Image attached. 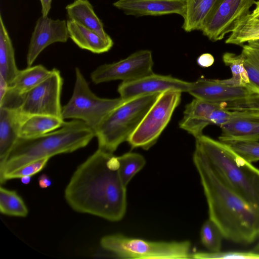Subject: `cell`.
Segmentation results:
<instances>
[{
    "instance_id": "cell-9",
    "label": "cell",
    "mask_w": 259,
    "mask_h": 259,
    "mask_svg": "<svg viewBox=\"0 0 259 259\" xmlns=\"http://www.w3.org/2000/svg\"><path fill=\"white\" fill-rule=\"evenodd\" d=\"M255 3V0H217L200 30L212 41L223 39L250 14L249 9Z\"/></svg>"
},
{
    "instance_id": "cell-41",
    "label": "cell",
    "mask_w": 259,
    "mask_h": 259,
    "mask_svg": "<svg viewBox=\"0 0 259 259\" xmlns=\"http://www.w3.org/2000/svg\"><path fill=\"white\" fill-rule=\"evenodd\" d=\"M252 251L257 253H259V241L254 247Z\"/></svg>"
},
{
    "instance_id": "cell-22",
    "label": "cell",
    "mask_w": 259,
    "mask_h": 259,
    "mask_svg": "<svg viewBox=\"0 0 259 259\" xmlns=\"http://www.w3.org/2000/svg\"><path fill=\"white\" fill-rule=\"evenodd\" d=\"M22 115L19 129V137L21 138H32L44 135L60 128L66 122L61 118L53 116Z\"/></svg>"
},
{
    "instance_id": "cell-39",
    "label": "cell",
    "mask_w": 259,
    "mask_h": 259,
    "mask_svg": "<svg viewBox=\"0 0 259 259\" xmlns=\"http://www.w3.org/2000/svg\"><path fill=\"white\" fill-rule=\"evenodd\" d=\"M248 45L249 46L259 49V39H256L253 40H249L247 42Z\"/></svg>"
},
{
    "instance_id": "cell-40",
    "label": "cell",
    "mask_w": 259,
    "mask_h": 259,
    "mask_svg": "<svg viewBox=\"0 0 259 259\" xmlns=\"http://www.w3.org/2000/svg\"><path fill=\"white\" fill-rule=\"evenodd\" d=\"M31 177L30 176H25L21 178V182L24 185H28L30 183L31 180Z\"/></svg>"
},
{
    "instance_id": "cell-14",
    "label": "cell",
    "mask_w": 259,
    "mask_h": 259,
    "mask_svg": "<svg viewBox=\"0 0 259 259\" xmlns=\"http://www.w3.org/2000/svg\"><path fill=\"white\" fill-rule=\"evenodd\" d=\"M188 93L195 98L219 103L239 100L254 94L246 87L228 85L220 79L204 78L192 82Z\"/></svg>"
},
{
    "instance_id": "cell-35",
    "label": "cell",
    "mask_w": 259,
    "mask_h": 259,
    "mask_svg": "<svg viewBox=\"0 0 259 259\" xmlns=\"http://www.w3.org/2000/svg\"><path fill=\"white\" fill-rule=\"evenodd\" d=\"M214 59L213 56L209 53H204L200 56L197 59V64L202 67H208L211 66L214 63Z\"/></svg>"
},
{
    "instance_id": "cell-34",
    "label": "cell",
    "mask_w": 259,
    "mask_h": 259,
    "mask_svg": "<svg viewBox=\"0 0 259 259\" xmlns=\"http://www.w3.org/2000/svg\"><path fill=\"white\" fill-rule=\"evenodd\" d=\"M219 104L222 108L229 110L259 111V94L254 93L244 98Z\"/></svg>"
},
{
    "instance_id": "cell-17",
    "label": "cell",
    "mask_w": 259,
    "mask_h": 259,
    "mask_svg": "<svg viewBox=\"0 0 259 259\" xmlns=\"http://www.w3.org/2000/svg\"><path fill=\"white\" fill-rule=\"evenodd\" d=\"M219 105V103L195 98L186 106L180 127L195 138L201 136L203 129L210 124L211 114Z\"/></svg>"
},
{
    "instance_id": "cell-25",
    "label": "cell",
    "mask_w": 259,
    "mask_h": 259,
    "mask_svg": "<svg viewBox=\"0 0 259 259\" xmlns=\"http://www.w3.org/2000/svg\"><path fill=\"white\" fill-rule=\"evenodd\" d=\"M222 58L224 64L230 68L232 77L227 79H220L222 82L230 85L246 87L255 94L258 92L259 89L253 87L250 82L241 54L237 55L226 52Z\"/></svg>"
},
{
    "instance_id": "cell-4",
    "label": "cell",
    "mask_w": 259,
    "mask_h": 259,
    "mask_svg": "<svg viewBox=\"0 0 259 259\" xmlns=\"http://www.w3.org/2000/svg\"><path fill=\"white\" fill-rule=\"evenodd\" d=\"M195 139V147L224 182L248 202L259 207V169L220 141L203 135Z\"/></svg>"
},
{
    "instance_id": "cell-1",
    "label": "cell",
    "mask_w": 259,
    "mask_h": 259,
    "mask_svg": "<svg viewBox=\"0 0 259 259\" xmlns=\"http://www.w3.org/2000/svg\"><path fill=\"white\" fill-rule=\"evenodd\" d=\"M119 168L117 156L98 149L74 172L65 189L66 201L77 212L121 220L126 209V187Z\"/></svg>"
},
{
    "instance_id": "cell-37",
    "label": "cell",
    "mask_w": 259,
    "mask_h": 259,
    "mask_svg": "<svg viewBox=\"0 0 259 259\" xmlns=\"http://www.w3.org/2000/svg\"><path fill=\"white\" fill-rule=\"evenodd\" d=\"M41 5V14L43 17L48 16L51 8L52 0H40Z\"/></svg>"
},
{
    "instance_id": "cell-27",
    "label": "cell",
    "mask_w": 259,
    "mask_h": 259,
    "mask_svg": "<svg viewBox=\"0 0 259 259\" xmlns=\"http://www.w3.org/2000/svg\"><path fill=\"white\" fill-rule=\"evenodd\" d=\"M0 211L14 217H25L28 211L22 197L16 191L0 188Z\"/></svg>"
},
{
    "instance_id": "cell-5",
    "label": "cell",
    "mask_w": 259,
    "mask_h": 259,
    "mask_svg": "<svg viewBox=\"0 0 259 259\" xmlns=\"http://www.w3.org/2000/svg\"><path fill=\"white\" fill-rule=\"evenodd\" d=\"M160 93L125 100L106 117L94 131L98 149L113 154L127 141Z\"/></svg>"
},
{
    "instance_id": "cell-8",
    "label": "cell",
    "mask_w": 259,
    "mask_h": 259,
    "mask_svg": "<svg viewBox=\"0 0 259 259\" xmlns=\"http://www.w3.org/2000/svg\"><path fill=\"white\" fill-rule=\"evenodd\" d=\"M182 92L168 90L158 95L127 142L132 149L148 150L157 142L181 102Z\"/></svg>"
},
{
    "instance_id": "cell-15",
    "label": "cell",
    "mask_w": 259,
    "mask_h": 259,
    "mask_svg": "<svg viewBox=\"0 0 259 259\" xmlns=\"http://www.w3.org/2000/svg\"><path fill=\"white\" fill-rule=\"evenodd\" d=\"M113 5L136 17L176 14L183 18L185 11V0H118Z\"/></svg>"
},
{
    "instance_id": "cell-18",
    "label": "cell",
    "mask_w": 259,
    "mask_h": 259,
    "mask_svg": "<svg viewBox=\"0 0 259 259\" xmlns=\"http://www.w3.org/2000/svg\"><path fill=\"white\" fill-rule=\"evenodd\" d=\"M22 116L17 108L0 107V167L19 138Z\"/></svg>"
},
{
    "instance_id": "cell-33",
    "label": "cell",
    "mask_w": 259,
    "mask_h": 259,
    "mask_svg": "<svg viewBox=\"0 0 259 259\" xmlns=\"http://www.w3.org/2000/svg\"><path fill=\"white\" fill-rule=\"evenodd\" d=\"M46 157L30 162L20 167L6 175L0 180L1 184H4L7 181L18 179L25 176H32L41 171L46 165L49 159Z\"/></svg>"
},
{
    "instance_id": "cell-13",
    "label": "cell",
    "mask_w": 259,
    "mask_h": 259,
    "mask_svg": "<svg viewBox=\"0 0 259 259\" xmlns=\"http://www.w3.org/2000/svg\"><path fill=\"white\" fill-rule=\"evenodd\" d=\"M69 38L67 21L40 16L31 36L26 56L27 66H31L48 46L55 42H66Z\"/></svg>"
},
{
    "instance_id": "cell-19",
    "label": "cell",
    "mask_w": 259,
    "mask_h": 259,
    "mask_svg": "<svg viewBox=\"0 0 259 259\" xmlns=\"http://www.w3.org/2000/svg\"><path fill=\"white\" fill-rule=\"evenodd\" d=\"M52 71L40 64L19 70L5 94L21 101L26 94L47 78Z\"/></svg>"
},
{
    "instance_id": "cell-30",
    "label": "cell",
    "mask_w": 259,
    "mask_h": 259,
    "mask_svg": "<svg viewBox=\"0 0 259 259\" xmlns=\"http://www.w3.org/2000/svg\"><path fill=\"white\" fill-rule=\"evenodd\" d=\"M223 236L217 226L209 219L202 226L200 238L202 244L210 252L221 251Z\"/></svg>"
},
{
    "instance_id": "cell-32",
    "label": "cell",
    "mask_w": 259,
    "mask_h": 259,
    "mask_svg": "<svg viewBox=\"0 0 259 259\" xmlns=\"http://www.w3.org/2000/svg\"><path fill=\"white\" fill-rule=\"evenodd\" d=\"M191 258L197 259H259V253L249 252L226 251L197 252L191 254Z\"/></svg>"
},
{
    "instance_id": "cell-16",
    "label": "cell",
    "mask_w": 259,
    "mask_h": 259,
    "mask_svg": "<svg viewBox=\"0 0 259 259\" xmlns=\"http://www.w3.org/2000/svg\"><path fill=\"white\" fill-rule=\"evenodd\" d=\"M234 111L231 120L221 127L220 141H259V111Z\"/></svg>"
},
{
    "instance_id": "cell-20",
    "label": "cell",
    "mask_w": 259,
    "mask_h": 259,
    "mask_svg": "<svg viewBox=\"0 0 259 259\" xmlns=\"http://www.w3.org/2000/svg\"><path fill=\"white\" fill-rule=\"evenodd\" d=\"M67 25L69 38L82 49L101 54L109 51L113 46L112 40H106L95 31L73 20L68 19Z\"/></svg>"
},
{
    "instance_id": "cell-3",
    "label": "cell",
    "mask_w": 259,
    "mask_h": 259,
    "mask_svg": "<svg viewBox=\"0 0 259 259\" xmlns=\"http://www.w3.org/2000/svg\"><path fill=\"white\" fill-rule=\"evenodd\" d=\"M94 137V131L84 122L73 119L65 122L59 129L44 135L32 138H19L0 167V180L30 162L83 148Z\"/></svg>"
},
{
    "instance_id": "cell-2",
    "label": "cell",
    "mask_w": 259,
    "mask_h": 259,
    "mask_svg": "<svg viewBox=\"0 0 259 259\" xmlns=\"http://www.w3.org/2000/svg\"><path fill=\"white\" fill-rule=\"evenodd\" d=\"M193 160L206 199L209 219L223 238L237 243L254 242L259 237V207L248 202L226 184L197 147Z\"/></svg>"
},
{
    "instance_id": "cell-12",
    "label": "cell",
    "mask_w": 259,
    "mask_h": 259,
    "mask_svg": "<svg viewBox=\"0 0 259 259\" xmlns=\"http://www.w3.org/2000/svg\"><path fill=\"white\" fill-rule=\"evenodd\" d=\"M192 82L184 81L171 75L154 73L137 79L122 81L118 87L120 97L128 100L136 97L161 93L168 90L188 92Z\"/></svg>"
},
{
    "instance_id": "cell-29",
    "label": "cell",
    "mask_w": 259,
    "mask_h": 259,
    "mask_svg": "<svg viewBox=\"0 0 259 259\" xmlns=\"http://www.w3.org/2000/svg\"><path fill=\"white\" fill-rule=\"evenodd\" d=\"M241 54L250 83L259 89V49L243 45Z\"/></svg>"
},
{
    "instance_id": "cell-24",
    "label": "cell",
    "mask_w": 259,
    "mask_h": 259,
    "mask_svg": "<svg viewBox=\"0 0 259 259\" xmlns=\"http://www.w3.org/2000/svg\"><path fill=\"white\" fill-rule=\"evenodd\" d=\"M182 28L187 32L200 30L207 14L217 0H185Z\"/></svg>"
},
{
    "instance_id": "cell-36",
    "label": "cell",
    "mask_w": 259,
    "mask_h": 259,
    "mask_svg": "<svg viewBox=\"0 0 259 259\" xmlns=\"http://www.w3.org/2000/svg\"><path fill=\"white\" fill-rule=\"evenodd\" d=\"M38 182L39 187L42 189L47 188L52 185V180L45 174H42L38 177Z\"/></svg>"
},
{
    "instance_id": "cell-26",
    "label": "cell",
    "mask_w": 259,
    "mask_h": 259,
    "mask_svg": "<svg viewBox=\"0 0 259 259\" xmlns=\"http://www.w3.org/2000/svg\"><path fill=\"white\" fill-rule=\"evenodd\" d=\"M259 39V20L250 14L244 18L225 40L227 44L241 46L249 40Z\"/></svg>"
},
{
    "instance_id": "cell-38",
    "label": "cell",
    "mask_w": 259,
    "mask_h": 259,
    "mask_svg": "<svg viewBox=\"0 0 259 259\" xmlns=\"http://www.w3.org/2000/svg\"><path fill=\"white\" fill-rule=\"evenodd\" d=\"M255 5V8L250 14V16L252 18L259 20V1H256Z\"/></svg>"
},
{
    "instance_id": "cell-28",
    "label": "cell",
    "mask_w": 259,
    "mask_h": 259,
    "mask_svg": "<svg viewBox=\"0 0 259 259\" xmlns=\"http://www.w3.org/2000/svg\"><path fill=\"white\" fill-rule=\"evenodd\" d=\"M119 163V172L124 185H127L145 165L146 160L141 154L134 152H127L117 156Z\"/></svg>"
},
{
    "instance_id": "cell-31",
    "label": "cell",
    "mask_w": 259,
    "mask_h": 259,
    "mask_svg": "<svg viewBox=\"0 0 259 259\" xmlns=\"http://www.w3.org/2000/svg\"><path fill=\"white\" fill-rule=\"evenodd\" d=\"M224 143L250 163L259 160L258 141H232Z\"/></svg>"
},
{
    "instance_id": "cell-7",
    "label": "cell",
    "mask_w": 259,
    "mask_h": 259,
    "mask_svg": "<svg viewBox=\"0 0 259 259\" xmlns=\"http://www.w3.org/2000/svg\"><path fill=\"white\" fill-rule=\"evenodd\" d=\"M71 97L62 107L63 119L82 120L95 131L106 117L125 100L102 98L94 94L80 70L76 67Z\"/></svg>"
},
{
    "instance_id": "cell-10",
    "label": "cell",
    "mask_w": 259,
    "mask_h": 259,
    "mask_svg": "<svg viewBox=\"0 0 259 259\" xmlns=\"http://www.w3.org/2000/svg\"><path fill=\"white\" fill-rule=\"evenodd\" d=\"M51 74L22 98L18 110L24 116L44 115L60 117L62 107L61 95L63 78L59 70L53 69Z\"/></svg>"
},
{
    "instance_id": "cell-21",
    "label": "cell",
    "mask_w": 259,
    "mask_h": 259,
    "mask_svg": "<svg viewBox=\"0 0 259 259\" xmlns=\"http://www.w3.org/2000/svg\"><path fill=\"white\" fill-rule=\"evenodd\" d=\"M65 9L69 20L91 30L106 40H112L104 29L103 24L95 13L89 0H75Z\"/></svg>"
},
{
    "instance_id": "cell-23",
    "label": "cell",
    "mask_w": 259,
    "mask_h": 259,
    "mask_svg": "<svg viewBox=\"0 0 259 259\" xmlns=\"http://www.w3.org/2000/svg\"><path fill=\"white\" fill-rule=\"evenodd\" d=\"M17 68L12 40L0 15V80L8 87L15 78Z\"/></svg>"
},
{
    "instance_id": "cell-6",
    "label": "cell",
    "mask_w": 259,
    "mask_h": 259,
    "mask_svg": "<svg viewBox=\"0 0 259 259\" xmlns=\"http://www.w3.org/2000/svg\"><path fill=\"white\" fill-rule=\"evenodd\" d=\"M100 245L104 250L122 258H191V244L187 240L151 241L115 234L103 237Z\"/></svg>"
},
{
    "instance_id": "cell-11",
    "label": "cell",
    "mask_w": 259,
    "mask_h": 259,
    "mask_svg": "<svg viewBox=\"0 0 259 259\" xmlns=\"http://www.w3.org/2000/svg\"><path fill=\"white\" fill-rule=\"evenodd\" d=\"M153 66L152 52L143 50L118 62L98 66L91 78L96 84L116 80L128 81L153 73Z\"/></svg>"
}]
</instances>
